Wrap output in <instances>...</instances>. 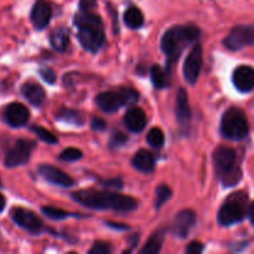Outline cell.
<instances>
[{
    "mask_svg": "<svg viewBox=\"0 0 254 254\" xmlns=\"http://www.w3.org/2000/svg\"><path fill=\"white\" fill-rule=\"evenodd\" d=\"M72 198L79 205L92 210H114L119 212H129L138 207V201L131 196L121 193L98 191L86 189L72 192Z\"/></svg>",
    "mask_w": 254,
    "mask_h": 254,
    "instance_id": "6da1fadb",
    "label": "cell"
},
{
    "mask_svg": "<svg viewBox=\"0 0 254 254\" xmlns=\"http://www.w3.org/2000/svg\"><path fill=\"white\" fill-rule=\"evenodd\" d=\"M200 29L195 25H176L165 31L161 39V50L166 55L168 72L178 62L181 54L189 45L197 41Z\"/></svg>",
    "mask_w": 254,
    "mask_h": 254,
    "instance_id": "7a4b0ae2",
    "label": "cell"
},
{
    "mask_svg": "<svg viewBox=\"0 0 254 254\" xmlns=\"http://www.w3.org/2000/svg\"><path fill=\"white\" fill-rule=\"evenodd\" d=\"M77 37L86 51L97 52L106 41L104 25L101 16L92 11H81L74 16Z\"/></svg>",
    "mask_w": 254,
    "mask_h": 254,
    "instance_id": "3957f363",
    "label": "cell"
},
{
    "mask_svg": "<svg viewBox=\"0 0 254 254\" xmlns=\"http://www.w3.org/2000/svg\"><path fill=\"white\" fill-rule=\"evenodd\" d=\"M213 166L218 180L225 188L237 185L242 179V170L237 165V153L228 146H218L213 153Z\"/></svg>",
    "mask_w": 254,
    "mask_h": 254,
    "instance_id": "277c9868",
    "label": "cell"
},
{
    "mask_svg": "<svg viewBox=\"0 0 254 254\" xmlns=\"http://www.w3.org/2000/svg\"><path fill=\"white\" fill-rule=\"evenodd\" d=\"M220 130L223 138L230 140H243L250 133L247 117L240 108L232 107L227 109L221 119Z\"/></svg>",
    "mask_w": 254,
    "mask_h": 254,
    "instance_id": "5b68a950",
    "label": "cell"
},
{
    "mask_svg": "<svg viewBox=\"0 0 254 254\" xmlns=\"http://www.w3.org/2000/svg\"><path fill=\"white\" fill-rule=\"evenodd\" d=\"M247 201L248 196L245 192L232 193L223 202L218 211L217 220L222 226H232L241 222L247 216Z\"/></svg>",
    "mask_w": 254,
    "mask_h": 254,
    "instance_id": "8992f818",
    "label": "cell"
},
{
    "mask_svg": "<svg viewBox=\"0 0 254 254\" xmlns=\"http://www.w3.org/2000/svg\"><path fill=\"white\" fill-rule=\"evenodd\" d=\"M139 99V93L133 88H119L118 91L102 92L97 96L96 102L106 113H113L126 104H133Z\"/></svg>",
    "mask_w": 254,
    "mask_h": 254,
    "instance_id": "52a82bcc",
    "label": "cell"
},
{
    "mask_svg": "<svg viewBox=\"0 0 254 254\" xmlns=\"http://www.w3.org/2000/svg\"><path fill=\"white\" fill-rule=\"evenodd\" d=\"M223 45L231 51H238L245 46L254 45V25H237L223 40Z\"/></svg>",
    "mask_w": 254,
    "mask_h": 254,
    "instance_id": "ba28073f",
    "label": "cell"
},
{
    "mask_svg": "<svg viewBox=\"0 0 254 254\" xmlns=\"http://www.w3.org/2000/svg\"><path fill=\"white\" fill-rule=\"evenodd\" d=\"M36 143L27 139H17L14 145L6 151L5 155V166L7 168H15V166L24 165L29 161L31 151L34 150Z\"/></svg>",
    "mask_w": 254,
    "mask_h": 254,
    "instance_id": "9c48e42d",
    "label": "cell"
},
{
    "mask_svg": "<svg viewBox=\"0 0 254 254\" xmlns=\"http://www.w3.org/2000/svg\"><path fill=\"white\" fill-rule=\"evenodd\" d=\"M201 68H202V47L200 44H195L184 62L183 71L185 81L193 86L198 79Z\"/></svg>",
    "mask_w": 254,
    "mask_h": 254,
    "instance_id": "30bf717a",
    "label": "cell"
},
{
    "mask_svg": "<svg viewBox=\"0 0 254 254\" xmlns=\"http://www.w3.org/2000/svg\"><path fill=\"white\" fill-rule=\"evenodd\" d=\"M10 215H11L12 221H14L19 227L24 228V230L29 231L30 233H34V235H37V233L41 232V218L37 215H35L32 211L26 210V208L22 207H15L12 208Z\"/></svg>",
    "mask_w": 254,
    "mask_h": 254,
    "instance_id": "8fae6325",
    "label": "cell"
},
{
    "mask_svg": "<svg viewBox=\"0 0 254 254\" xmlns=\"http://www.w3.org/2000/svg\"><path fill=\"white\" fill-rule=\"evenodd\" d=\"M2 116H4V121L10 127L19 128V127L25 126L29 122L30 112L24 104L14 102V103H10L5 107Z\"/></svg>",
    "mask_w": 254,
    "mask_h": 254,
    "instance_id": "7c38bea8",
    "label": "cell"
},
{
    "mask_svg": "<svg viewBox=\"0 0 254 254\" xmlns=\"http://www.w3.org/2000/svg\"><path fill=\"white\" fill-rule=\"evenodd\" d=\"M196 223V213L192 210H183L176 215L174 220L173 231L174 235L179 238H186Z\"/></svg>",
    "mask_w": 254,
    "mask_h": 254,
    "instance_id": "4fadbf2b",
    "label": "cell"
},
{
    "mask_svg": "<svg viewBox=\"0 0 254 254\" xmlns=\"http://www.w3.org/2000/svg\"><path fill=\"white\" fill-rule=\"evenodd\" d=\"M39 173L42 178L46 181H49L50 184H54V185L61 186V188H71L74 184L73 179L69 175H67L66 173H64L62 170H60L59 168H55L52 165H44L39 166Z\"/></svg>",
    "mask_w": 254,
    "mask_h": 254,
    "instance_id": "5bb4252c",
    "label": "cell"
},
{
    "mask_svg": "<svg viewBox=\"0 0 254 254\" xmlns=\"http://www.w3.org/2000/svg\"><path fill=\"white\" fill-rule=\"evenodd\" d=\"M233 84L236 88L243 93H248V92L254 89V68L247 64H242V66L237 67L233 72L232 76Z\"/></svg>",
    "mask_w": 254,
    "mask_h": 254,
    "instance_id": "9a60e30c",
    "label": "cell"
},
{
    "mask_svg": "<svg viewBox=\"0 0 254 254\" xmlns=\"http://www.w3.org/2000/svg\"><path fill=\"white\" fill-rule=\"evenodd\" d=\"M52 7L45 0H37L31 10V21L37 30H44L51 21Z\"/></svg>",
    "mask_w": 254,
    "mask_h": 254,
    "instance_id": "2e32d148",
    "label": "cell"
},
{
    "mask_svg": "<svg viewBox=\"0 0 254 254\" xmlns=\"http://www.w3.org/2000/svg\"><path fill=\"white\" fill-rule=\"evenodd\" d=\"M176 119L181 128L188 129L191 122V109L189 106L188 93L184 88H180L176 97Z\"/></svg>",
    "mask_w": 254,
    "mask_h": 254,
    "instance_id": "e0dca14e",
    "label": "cell"
},
{
    "mask_svg": "<svg viewBox=\"0 0 254 254\" xmlns=\"http://www.w3.org/2000/svg\"><path fill=\"white\" fill-rule=\"evenodd\" d=\"M126 127L133 133H140L146 126V114L141 108H130L124 116Z\"/></svg>",
    "mask_w": 254,
    "mask_h": 254,
    "instance_id": "ac0fdd59",
    "label": "cell"
},
{
    "mask_svg": "<svg viewBox=\"0 0 254 254\" xmlns=\"http://www.w3.org/2000/svg\"><path fill=\"white\" fill-rule=\"evenodd\" d=\"M21 93L25 97V99L35 107L42 106V103L46 99L45 89L40 84L34 83V82H27V83L22 84Z\"/></svg>",
    "mask_w": 254,
    "mask_h": 254,
    "instance_id": "d6986e66",
    "label": "cell"
},
{
    "mask_svg": "<svg viewBox=\"0 0 254 254\" xmlns=\"http://www.w3.org/2000/svg\"><path fill=\"white\" fill-rule=\"evenodd\" d=\"M131 164L140 173L150 174L155 169V158H154V155L150 151L141 149V150L136 151L135 155L133 156Z\"/></svg>",
    "mask_w": 254,
    "mask_h": 254,
    "instance_id": "ffe728a7",
    "label": "cell"
},
{
    "mask_svg": "<svg viewBox=\"0 0 254 254\" xmlns=\"http://www.w3.org/2000/svg\"><path fill=\"white\" fill-rule=\"evenodd\" d=\"M50 42L56 51L64 52L69 44V31L66 27H59L51 34Z\"/></svg>",
    "mask_w": 254,
    "mask_h": 254,
    "instance_id": "44dd1931",
    "label": "cell"
},
{
    "mask_svg": "<svg viewBox=\"0 0 254 254\" xmlns=\"http://www.w3.org/2000/svg\"><path fill=\"white\" fill-rule=\"evenodd\" d=\"M164 237H165V231L159 230L155 233L151 235V237L149 238L148 242L145 243L143 248L140 250V253L143 254H156L161 251L163 247Z\"/></svg>",
    "mask_w": 254,
    "mask_h": 254,
    "instance_id": "7402d4cb",
    "label": "cell"
},
{
    "mask_svg": "<svg viewBox=\"0 0 254 254\" xmlns=\"http://www.w3.org/2000/svg\"><path fill=\"white\" fill-rule=\"evenodd\" d=\"M124 22L131 29H138L144 24V15L136 6H130L124 12Z\"/></svg>",
    "mask_w": 254,
    "mask_h": 254,
    "instance_id": "603a6c76",
    "label": "cell"
},
{
    "mask_svg": "<svg viewBox=\"0 0 254 254\" xmlns=\"http://www.w3.org/2000/svg\"><path fill=\"white\" fill-rule=\"evenodd\" d=\"M57 119L68 124H74V126H82L84 123V117L82 116L81 112L73 111V109H62L57 114Z\"/></svg>",
    "mask_w": 254,
    "mask_h": 254,
    "instance_id": "cb8c5ba5",
    "label": "cell"
},
{
    "mask_svg": "<svg viewBox=\"0 0 254 254\" xmlns=\"http://www.w3.org/2000/svg\"><path fill=\"white\" fill-rule=\"evenodd\" d=\"M150 77H151V82H153L154 87L158 89L165 88L168 86V77L169 73H166L160 66L158 64H154L150 69Z\"/></svg>",
    "mask_w": 254,
    "mask_h": 254,
    "instance_id": "d4e9b609",
    "label": "cell"
},
{
    "mask_svg": "<svg viewBox=\"0 0 254 254\" xmlns=\"http://www.w3.org/2000/svg\"><path fill=\"white\" fill-rule=\"evenodd\" d=\"M146 141L153 148H161L164 145V143H165V135H164L163 130L160 128H153L149 130L148 136H146Z\"/></svg>",
    "mask_w": 254,
    "mask_h": 254,
    "instance_id": "484cf974",
    "label": "cell"
},
{
    "mask_svg": "<svg viewBox=\"0 0 254 254\" xmlns=\"http://www.w3.org/2000/svg\"><path fill=\"white\" fill-rule=\"evenodd\" d=\"M171 195H173V192H171V189L168 185H164V184L159 185L155 191V202H154L155 207L159 210L171 197Z\"/></svg>",
    "mask_w": 254,
    "mask_h": 254,
    "instance_id": "4316f807",
    "label": "cell"
},
{
    "mask_svg": "<svg viewBox=\"0 0 254 254\" xmlns=\"http://www.w3.org/2000/svg\"><path fill=\"white\" fill-rule=\"evenodd\" d=\"M42 213L46 215L47 217L51 218V220H64V218L69 217L71 213L67 212V211L61 210V208L57 207H52V206H44L41 208Z\"/></svg>",
    "mask_w": 254,
    "mask_h": 254,
    "instance_id": "83f0119b",
    "label": "cell"
},
{
    "mask_svg": "<svg viewBox=\"0 0 254 254\" xmlns=\"http://www.w3.org/2000/svg\"><path fill=\"white\" fill-rule=\"evenodd\" d=\"M31 131H34L42 141H45V143L47 144H57V141H59V139H57L51 131H49L47 129L42 128V127L40 126H32Z\"/></svg>",
    "mask_w": 254,
    "mask_h": 254,
    "instance_id": "f1b7e54d",
    "label": "cell"
},
{
    "mask_svg": "<svg viewBox=\"0 0 254 254\" xmlns=\"http://www.w3.org/2000/svg\"><path fill=\"white\" fill-rule=\"evenodd\" d=\"M82 158V151L76 148H68L64 149L61 154H60V159L64 161H76Z\"/></svg>",
    "mask_w": 254,
    "mask_h": 254,
    "instance_id": "f546056e",
    "label": "cell"
},
{
    "mask_svg": "<svg viewBox=\"0 0 254 254\" xmlns=\"http://www.w3.org/2000/svg\"><path fill=\"white\" fill-rule=\"evenodd\" d=\"M39 72H40V76L42 77V79H44L45 82H47V83L54 84L55 82H56V73H55L54 69L50 68V67L47 66L40 67Z\"/></svg>",
    "mask_w": 254,
    "mask_h": 254,
    "instance_id": "4dcf8cb0",
    "label": "cell"
},
{
    "mask_svg": "<svg viewBox=\"0 0 254 254\" xmlns=\"http://www.w3.org/2000/svg\"><path fill=\"white\" fill-rule=\"evenodd\" d=\"M111 252V245L106 242H96L93 245V247L88 251L89 254H109Z\"/></svg>",
    "mask_w": 254,
    "mask_h": 254,
    "instance_id": "1f68e13d",
    "label": "cell"
},
{
    "mask_svg": "<svg viewBox=\"0 0 254 254\" xmlns=\"http://www.w3.org/2000/svg\"><path fill=\"white\" fill-rule=\"evenodd\" d=\"M127 140H128V136H127L126 134L118 131V133H113L111 141H109V145H111L112 148H117V146H122L123 144H126Z\"/></svg>",
    "mask_w": 254,
    "mask_h": 254,
    "instance_id": "d6a6232c",
    "label": "cell"
},
{
    "mask_svg": "<svg viewBox=\"0 0 254 254\" xmlns=\"http://www.w3.org/2000/svg\"><path fill=\"white\" fill-rule=\"evenodd\" d=\"M203 245L201 242H197V241H193L189 245V247L186 248V254H200L203 251Z\"/></svg>",
    "mask_w": 254,
    "mask_h": 254,
    "instance_id": "836d02e7",
    "label": "cell"
},
{
    "mask_svg": "<svg viewBox=\"0 0 254 254\" xmlns=\"http://www.w3.org/2000/svg\"><path fill=\"white\" fill-rule=\"evenodd\" d=\"M96 0H79V10L81 11H92L96 7Z\"/></svg>",
    "mask_w": 254,
    "mask_h": 254,
    "instance_id": "e575fe53",
    "label": "cell"
},
{
    "mask_svg": "<svg viewBox=\"0 0 254 254\" xmlns=\"http://www.w3.org/2000/svg\"><path fill=\"white\" fill-rule=\"evenodd\" d=\"M91 127L92 129H94V130H104L107 127V123L106 121H103L102 118H94L93 121H92Z\"/></svg>",
    "mask_w": 254,
    "mask_h": 254,
    "instance_id": "d590c367",
    "label": "cell"
},
{
    "mask_svg": "<svg viewBox=\"0 0 254 254\" xmlns=\"http://www.w3.org/2000/svg\"><path fill=\"white\" fill-rule=\"evenodd\" d=\"M104 186H109V188H114V189H121L123 186V183H122L121 179H113V180H107L103 181Z\"/></svg>",
    "mask_w": 254,
    "mask_h": 254,
    "instance_id": "8d00e7d4",
    "label": "cell"
},
{
    "mask_svg": "<svg viewBox=\"0 0 254 254\" xmlns=\"http://www.w3.org/2000/svg\"><path fill=\"white\" fill-rule=\"evenodd\" d=\"M107 226H109L111 228H114V230H119V231H126L129 230L128 225H124V223H116V222H106Z\"/></svg>",
    "mask_w": 254,
    "mask_h": 254,
    "instance_id": "74e56055",
    "label": "cell"
},
{
    "mask_svg": "<svg viewBox=\"0 0 254 254\" xmlns=\"http://www.w3.org/2000/svg\"><path fill=\"white\" fill-rule=\"evenodd\" d=\"M248 217H250L251 223L254 226V201L251 203L250 208H248Z\"/></svg>",
    "mask_w": 254,
    "mask_h": 254,
    "instance_id": "f35d334b",
    "label": "cell"
},
{
    "mask_svg": "<svg viewBox=\"0 0 254 254\" xmlns=\"http://www.w3.org/2000/svg\"><path fill=\"white\" fill-rule=\"evenodd\" d=\"M4 207H5V198H4V196L0 193V212L4 210Z\"/></svg>",
    "mask_w": 254,
    "mask_h": 254,
    "instance_id": "ab89813d",
    "label": "cell"
},
{
    "mask_svg": "<svg viewBox=\"0 0 254 254\" xmlns=\"http://www.w3.org/2000/svg\"><path fill=\"white\" fill-rule=\"evenodd\" d=\"M0 186H1V181H0Z\"/></svg>",
    "mask_w": 254,
    "mask_h": 254,
    "instance_id": "60d3db41",
    "label": "cell"
}]
</instances>
